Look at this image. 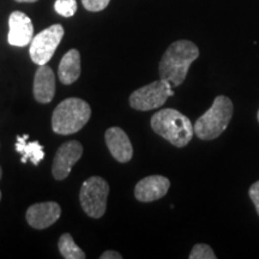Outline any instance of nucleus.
Instances as JSON below:
<instances>
[{"instance_id":"f257e3e1","label":"nucleus","mask_w":259,"mask_h":259,"mask_svg":"<svg viewBox=\"0 0 259 259\" xmlns=\"http://www.w3.org/2000/svg\"><path fill=\"white\" fill-rule=\"evenodd\" d=\"M199 57V50L193 42L189 40H179L173 42L158 65L160 78L166 80L177 88L185 80L190 66Z\"/></svg>"},{"instance_id":"f03ea898","label":"nucleus","mask_w":259,"mask_h":259,"mask_svg":"<svg viewBox=\"0 0 259 259\" xmlns=\"http://www.w3.org/2000/svg\"><path fill=\"white\" fill-rule=\"evenodd\" d=\"M150 124L155 134L177 148L186 147L194 134L190 119L173 108H166L155 113Z\"/></svg>"},{"instance_id":"7ed1b4c3","label":"nucleus","mask_w":259,"mask_h":259,"mask_svg":"<svg viewBox=\"0 0 259 259\" xmlns=\"http://www.w3.org/2000/svg\"><path fill=\"white\" fill-rule=\"evenodd\" d=\"M234 113V106L229 97L220 95L212 106L194 124V134L203 141H212L220 137L228 127Z\"/></svg>"},{"instance_id":"20e7f679","label":"nucleus","mask_w":259,"mask_h":259,"mask_svg":"<svg viewBox=\"0 0 259 259\" xmlns=\"http://www.w3.org/2000/svg\"><path fill=\"white\" fill-rule=\"evenodd\" d=\"M92 116L89 103L70 97L57 106L52 115V128L58 135H72L82 130Z\"/></svg>"},{"instance_id":"39448f33","label":"nucleus","mask_w":259,"mask_h":259,"mask_svg":"<svg viewBox=\"0 0 259 259\" xmlns=\"http://www.w3.org/2000/svg\"><path fill=\"white\" fill-rule=\"evenodd\" d=\"M108 193L109 185L103 178L87 179L79 191V202L84 212L93 219L102 218L106 212Z\"/></svg>"},{"instance_id":"423d86ee","label":"nucleus","mask_w":259,"mask_h":259,"mask_svg":"<svg viewBox=\"0 0 259 259\" xmlns=\"http://www.w3.org/2000/svg\"><path fill=\"white\" fill-rule=\"evenodd\" d=\"M171 85L166 80L161 79L142 87L131 94L130 105L137 111H153L160 108L166 103L168 97L173 96Z\"/></svg>"},{"instance_id":"0eeeda50","label":"nucleus","mask_w":259,"mask_h":259,"mask_svg":"<svg viewBox=\"0 0 259 259\" xmlns=\"http://www.w3.org/2000/svg\"><path fill=\"white\" fill-rule=\"evenodd\" d=\"M64 34L65 31L61 24H53L38 32L30 42L29 53L31 60L37 65H46L63 40Z\"/></svg>"},{"instance_id":"6e6552de","label":"nucleus","mask_w":259,"mask_h":259,"mask_svg":"<svg viewBox=\"0 0 259 259\" xmlns=\"http://www.w3.org/2000/svg\"><path fill=\"white\" fill-rule=\"evenodd\" d=\"M83 155V147L79 142L70 141L60 145L53 161L52 174L57 180H64L69 177L71 169Z\"/></svg>"},{"instance_id":"1a4fd4ad","label":"nucleus","mask_w":259,"mask_h":259,"mask_svg":"<svg viewBox=\"0 0 259 259\" xmlns=\"http://www.w3.org/2000/svg\"><path fill=\"white\" fill-rule=\"evenodd\" d=\"M34 27L31 19L21 11H15L9 17V44L16 47H25L32 40Z\"/></svg>"},{"instance_id":"9d476101","label":"nucleus","mask_w":259,"mask_h":259,"mask_svg":"<svg viewBox=\"0 0 259 259\" xmlns=\"http://www.w3.org/2000/svg\"><path fill=\"white\" fill-rule=\"evenodd\" d=\"M61 215L60 205L56 202L32 204L28 209L27 221L35 229H45L54 225Z\"/></svg>"},{"instance_id":"9b49d317","label":"nucleus","mask_w":259,"mask_h":259,"mask_svg":"<svg viewBox=\"0 0 259 259\" xmlns=\"http://www.w3.org/2000/svg\"><path fill=\"white\" fill-rule=\"evenodd\" d=\"M170 187L168 178L162 176H150L138 181L135 187V197L139 202L150 203L164 197Z\"/></svg>"},{"instance_id":"f8f14e48","label":"nucleus","mask_w":259,"mask_h":259,"mask_svg":"<svg viewBox=\"0 0 259 259\" xmlns=\"http://www.w3.org/2000/svg\"><path fill=\"white\" fill-rule=\"evenodd\" d=\"M105 139L109 153L116 161L126 163L131 160L132 155H134V148H132L131 141L124 130L120 127L108 128L106 131Z\"/></svg>"},{"instance_id":"ddd939ff","label":"nucleus","mask_w":259,"mask_h":259,"mask_svg":"<svg viewBox=\"0 0 259 259\" xmlns=\"http://www.w3.org/2000/svg\"><path fill=\"white\" fill-rule=\"evenodd\" d=\"M56 94V76L48 65H40L34 78V97L40 103H50Z\"/></svg>"},{"instance_id":"4468645a","label":"nucleus","mask_w":259,"mask_h":259,"mask_svg":"<svg viewBox=\"0 0 259 259\" xmlns=\"http://www.w3.org/2000/svg\"><path fill=\"white\" fill-rule=\"evenodd\" d=\"M59 79L63 84H72L80 76V54L77 50H70L59 64Z\"/></svg>"},{"instance_id":"2eb2a0df","label":"nucleus","mask_w":259,"mask_h":259,"mask_svg":"<svg viewBox=\"0 0 259 259\" xmlns=\"http://www.w3.org/2000/svg\"><path fill=\"white\" fill-rule=\"evenodd\" d=\"M28 138L29 135L17 136L16 151L22 155V163H27V161L30 160L34 166H37L45 157L44 147L37 141L28 142Z\"/></svg>"},{"instance_id":"dca6fc26","label":"nucleus","mask_w":259,"mask_h":259,"mask_svg":"<svg viewBox=\"0 0 259 259\" xmlns=\"http://www.w3.org/2000/svg\"><path fill=\"white\" fill-rule=\"evenodd\" d=\"M58 247H59L60 254L66 259H84L85 253L80 250L76 242L73 241L72 236L70 234H63L60 236L59 242H58Z\"/></svg>"},{"instance_id":"f3484780","label":"nucleus","mask_w":259,"mask_h":259,"mask_svg":"<svg viewBox=\"0 0 259 259\" xmlns=\"http://www.w3.org/2000/svg\"><path fill=\"white\" fill-rule=\"evenodd\" d=\"M54 9L60 16L71 17L77 11V2L76 0H57L54 3Z\"/></svg>"},{"instance_id":"a211bd4d","label":"nucleus","mask_w":259,"mask_h":259,"mask_svg":"<svg viewBox=\"0 0 259 259\" xmlns=\"http://www.w3.org/2000/svg\"><path fill=\"white\" fill-rule=\"evenodd\" d=\"M189 258L190 259H216V254L209 245L197 244L193 246Z\"/></svg>"},{"instance_id":"6ab92c4d","label":"nucleus","mask_w":259,"mask_h":259,"mask_svg":"<svg viewBox=\"0 0 259 259\" xmlns=\"http://www.w3.org/2000/svg\"><path fill=\"white\" fill-rule=\"evenodd\" d=\"M109 2L111 0H82L84 8L92 12L102 11V10H105L108 6Z\"/></svg>"},{"instance_id":"aec40b11","label":"nucleus","mask_w":259,"mask_h":259,"mask_svg":"<svg viewBox=\"0 0 259 259\" xmlns=\"http://www.w3.org/2000/svg\"><path fill=\"white\" fill-rule=\"evenodd\" d=\"M248 196H250L251 200L253 202L255 211H257L259 216V180L255 181L254 184H252L250 190H248Z\"/></svg>"},{"instance_id":"412c9836","label":"nucleus","mask_w":259,"mask_h":259,"mask_svg":"<svg viewBox=\"0 0 259 259\" xmlns=\"http://www.w3.org/2000/svg\"><path fill=\"white\" fill-rule=\"evenodd\" d=\"M101 259H121L122 255L116 251H106L100 255Z\"/></svg>"},{"instance_id":"4be33fe9","label":"nucleus","mask_w":259,"mask_h":259,"mask_svg":"<svg viewBox=\"0 0 259 259\" xmlns=\"http://www.w3.org/2000/svg\"><path fill=\"white\" fill-rule=\"evenodd\" d=\"M17 3H35L37 0H16Z\"/></svg>"},{"instance_id":"5701e85b","label":"nucleus","mask_w":259,"mask_h":259,"mask_svg":"<svg viewBox=\"0 0 259 259\" xmlns=\"http://www.w3.org/2000/svg\"><path fill=\"white\" fill-rule=\"evenodd\" d=\"M2 177H3V169L2 167H0V179H2Z\"/></svg>"},{"instance_id":"b1692460","label":"nucleus","mask_w":259,"mask_h":259,"mask_svg":"<svg viewBox=\"0 0 259 259\" xmlns=\"http://www.w3.org/2000/svg\"><path fill=\"white\" fill-rule=\"evenodd\" d=\"M257 119H258V122H259V111H258V113H257Z\"/></svg>"},{"instance_id":"393cba45","label":"nucleus","mask_w":259,"mask_h":259,"mask_svg":"<svg viewBox=\"0 0 259 259\" xmlns=\"http://www.w3.org/2000/svg\"><path fill=\"white\" fill-rule=\"evenodd\" d=\"M0 199H2V192H0Z\"/></svg>"}]
</instances>
